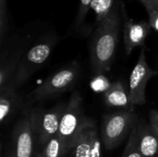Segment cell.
Wrapping results in <instances>:
<instances>
[{"mask_svg": "<svg viewBox=\"0 0 158 157\" xmlns=\"http://www.w3.org/2000/svg\"><path fill=\"white\" fill-rule=\"evenodd\" d=\"M120 15L118 6L97 24L90 49V59L94 75L105 74L110 69L118 43Z\"/></svg>", "mask_w": 158, "mask_h": 157, "instance_id": "6da1fadb", "label": "cell"}, {"mask_svg": "<svg viewBox=\"0 0 158 157\" xmlns=\"http://www.w3.org/2000/svg\"><path fill=\"white\" fill-rule=\"evenodd\" d=\"M81 76V67L77 61H72L63 68L47 77L42 84L31 91L26 97L25 108L31 105L53 98L74 88Z\"/></svg>", "mask_w": 158, "mask_h": 157, "instance_id": "7a4b0ae2", "label": "cell"}, {"mask_svg": "<svg viewBox=\"0 0 158 157\" xmlns=\"http://www.w3.org/2000/svg\"><path fill=\"white\" fill-rule=\"evenodd\" d=\"M137 119L134 108L118 109L106 115L101 126V138L105 148L110 151L120 145L129 138Z\"/></svg>", "mask_w": 158, "mask_h": 157, "instance_id": "3957f363", "label": "cell"}, {"mask_svg": "<svg viewBox=\"0 0 158 157\" xmlns=\"http://www.w3.org/2000/svg\"><path fill=\"white\" fill-rule=\"evenodd\" d=\"M67 104H58L50 109H29L31 125L35 140L36 152L41 149L51 138L58 133L61 117Z\"/></svg>", "mask_w": 158, "mask_h": 157, "instance_id": "277c9868", "label": "cell"}, {"mask_svg": "<svg viewBox=\"0 0 158 157\" xmlns=\"http://www.w3.org/2000/svg\"><path fill=\"white\" fill-rule=\"evenodd\" d=\"M82 102L83 99L80 93L74 92L61 117L57 135L69 152L79 132L92 121L91 118L84 115Z\"/></svg>", "mask_w": 158, "mask_h": 157, "instance_id": "5b68a950", "label": "cell"}, {"mask_svg": "<svg viewBox=\"0 0 158 157\" xmlns=\"http://www.w3.org/2000/svg\"><path fill=\"white\" fill-rule=\"evenodd\" d=\"M56 44L54 38L39 42L23 54L14 77L7 86L16 89L22 86L47 61Z\"/></svg>", "mask_w": 158, "mask_h": 157, "instance_id": "8992f818", "label": "cell"}, {"mask_svg": "<svg viewBox=\"0 0 158 157\" xmlns=\"http://www.w3.org/2000/svg\"><path fill=\"white\" fill-rule=\"evenodd\" d=\"M35 150L36 144L31 125L29 108H25L22 117L13 127L6 157H34Z\"/></svg>", "mask_w": 158, "mask_h": 157, "instance_id": "52a82bcc", "label": "cell"}, {"mask_svg": "<svg viewBox=\"0 0 158 157\" xmlns=\"http://www.w3.org/2000/svg\"><path fill=\"white\" fill-rule=\"evenodd\" d=\"M158 71L152 69L146 61L145 49L143 48L139 56L138 61L134 66L131 76L129 84V96L131 102L134 105H143L146 102L145 90L146 86Z\"/></svg>", "mask_w": 158, "mask_h": 157, "instance_id": "ba28073f", "label": "cell"}, {"mask_svg": "<svg viewBox=\"0 0 158 157\" xmlns=\"http://www.w3.org/2000/svg\"><path fill=\"white\" fill-rule=\"evenodd\" d=\"M68 155L69 157H102L101 140L93 120L76 136Z\"/></svg>", "mask_w": 158, "mask_h": 157, "instance_id": "9c48e42d", "label": "cell"}, {"mask_svg": "<svg viewBox=\"0 0 158 157\" xmlns=\"http://www.w3.org/2000/svg\"><path fill=\"white\" fill-rule=\"evenodd\" d=\"M143 157H158V133L149 121L138 118L131 132Z\"/></svg>", "mask_w": 158, "mask_h": 157, "instance_id": "30bf717a", "label": "cell"}, {"mask_svg": "<svg viewBox=\"0 0 158 157\" xmlns=\"http://www.w3.org/2000/svg\"><path fill=\"white\" fill-rule=\"evenodd\" d=\"M122 12L124 16L123 35L125 51L127 55H131L136 47H143L144 45L145 40L151 32L152 27L149 22L144 20L136 21L129 18L125 13L124 7H122Z\"/></svg>", "mask_w": 158, "mask_h": 157, "instance_id": "8fae6325", "label": "cell"}, {"mask_svg": "<svg viewBox=\"0 0 158 157\" xmlns=\"http://www.w3.org/2000/svg\"><path fill=\"white\" fill-rule=\"evenodd\" d=\"M25 108V101L11 86L0 88V121L4 125L10 121L14 116Z\"/></svg>", "mask_w": 158, "mask_h": 157, "instance_id": "7c38bea8", "label": "cell"}, {"mask_svg": "<svg viewBox=\"0 0 158 157\" xmlns=\"http://www.w3.org/2000/svg\"><path fill=\"white\" fill-rule=\"evenodd\" d=\"M104 101L109 107H118L119 109L134 108V105H132L129 96V91L125 89L121 81L111 83L104 93Z\"/></svg>", "mask_w": 158, "mask_h": 157, "instance_id": "4fadbf2b", "label": "cell"}, {"mask_svg": "<svg viewBox=\"0 0 158 157\" xmlns=\"http://www.w3.org/2000/svg\"><path fill=\"white\" fill-rule=\"evenodd\" d=\"M22 56V50L19 49L18 51L14 52L13 55L6 56V58L2 57L0 66V88L9 85Z\"/></svg>", "mask_w": 158, "mask_h": 157, "instance_id": "5bb4252c", "label": "cell"}, {"mask_svg": "<svg viewBox=\"0 0 158 157\" xmlns=\"http://www.w3.org/2000/svg\"><path fill=\"white\" fill-rule=\"evenodd\" d=\"M69 154L64 143L56 134L35 153L36 157H67Z\"/></svg>", "mask_w": 158, "mask_h": 157, "instance_id": "9a60e30c", "label": "cell"}, {"mask_svg": "<svg viewBox=\"0 0 158 157\" xmlns=\"http://www.w3.org/2000/svg\"><path fill=\"white\" fill-rule=\"evenodd\" d=\"M114 0H92L90 8L96 15V24L104 20L114 8Z\"/></svg>", "mask_w": 158, "mask_h": 157, "instance_id": "2e32d148", "label": "cell"}, {"mask_svg": "<svg viewBox=\"0 0 158 157\" xmlns=\"http://www.w3.org/2000/svg\"><path fill=\"white\" fill-rule=\"evenodd\" d=\"M110 85L111 83L104 74L95 75V77L93 79L91 82V88L97 93H105Z\"/></svg>", "mask_w": 158, "mask_h": 157, "instance_id": "e0dca14e", "label": "cell"}, {"mask_svg": "<svg viewBox=\"0 0 158 157\" xmlns=\"http://www.w3.org/2000/svg\"><path fill=\"white\" fill-rule=\"evenodd\" d=\"M7 30V10L6 0H0V38L1 43L5 38Z\"/></svg>", "mask_w": 158, "mask_h": 157, "instance_id": "ac0fdd59", "label": "cell"}, {"mask_svg": "<svg viewBox=\"0 0 158 157\" xmlns=\"http://www.w3.org/2000/svg\"><path fill=\"white\" fill-rule=\"evenodd\" d=\"M121 157H143L137 148L136 143L131 134H130V136L128 138L126 147L124 149V152H123Z\"/></svg>", "mask_w": 158, "mask_h": 157, "instance_id": "d6986e66", "label": "cell"}, {"mask_svg": "<svg viewBox=\"0 0 158 157\" xmlns=\"http://www.w3.org/2000/svg\"><path fill=\"white\" fill-rule=\"evenodd\" d=\"M92 0H80V6H79V11H78V15H77V19H76V23L78 25H81L87 13L88 10L90 9V5H91Z\"/></svg>", "mask_w": 158, "mask_h": 157, "instance_id": "ffe728a7", "label": "cell"}, {"mask_svg": "<svg viewBox=\"0 0 158 157\" xmlns=\"http://www.w3.org/2000/svg\"><path fill=\"white\" fill-rule=\"evenodd\" d=\"M149 14V24L152 27V29H154L155 31H156L158 32V9H155L151 12L148 13Z\"/></svg>", "mask_w": 158, "mask_h": 157, "instance_id": "44dd1931", "label": "cell"}, {"mask_svg": "<svg viewBox=\"0 0 158 157\" xmlns=\"http://www.w3.org/2000/svg\"><path fill=\"white\" fill-rule=\"evenodd\" d=\"M149 123L158 133V110H152L149 114Z\"/></svg>", "mask_w": 158, "mask_h": 157, "instance_id": "7402d4cb", "label": "cell"}, {"mask_svg": "<svg viewBox=\"0 0 158 157\" xmlns=\"http://www.w3.org/2000/svg\"><path fill=\"white\" fill-rule=\"evenodd\" d=\"M143 3L147 12H151L155 9H158V0H139Z\"/></svg>", "mask_w": 158, "mask_h": 157, "instance_id": "603a6c76", "label": "cell"}, {"mask_svg": "<svg viewBox=\"0 0 158 157\" xmlns=\"http://www.w3.org/2000/svg\"><path fill=\"white\" fill-rule=\"evenodd\" d=\"M67 157H69V155H67Z\"/></svg>", "mask_w": 158, "mask_h": 157, "instance_id": "cb8c5ba5", "label": "cell"}, {"mask_svg": "<svg viewBox=\"0 0 158 157\" xmlns=\"http://www.w3.org/2000/svg\"><path fill=\"white\" fill-rule=\"evenodd\" d=\"M34 157H36V156H34Z\"/></svg>", "mask_w": 158, "mask_h": 157, "instance_id": "d4e9b609", "label": "cell"}]
</instances>
